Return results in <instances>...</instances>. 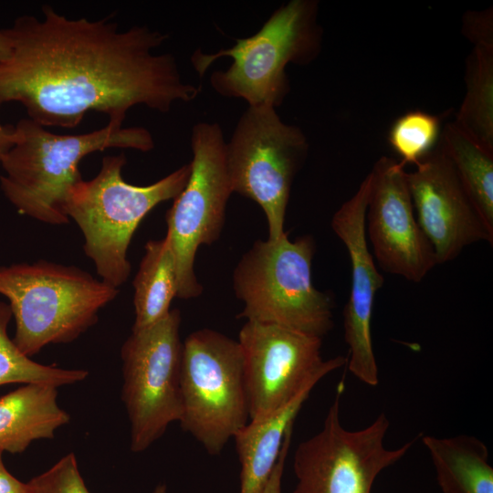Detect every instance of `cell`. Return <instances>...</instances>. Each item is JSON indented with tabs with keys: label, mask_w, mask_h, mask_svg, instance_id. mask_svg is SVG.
I'll list each match as a JSON object with an SVG mask.
<instances>
[{
	"label": "cell",
	"mask_w": 493,
	"mask_h": 493,
	"mask_svg": "<svg viewBox=\"0 0 493 493\" xmlns=\"http://www.w3.org/2000/svg\"><path fill=\"white\" fill-rule=\"evenodd\" d=\"M132 285L135 319L131 330L151 326L169 313L172 300L177 297L178 278L166 236L146 243Z\"/></svg>",
	"instance_id": "obj_19"
},
{
	"label": "cell",
	"mask_w": 493,
	"mask_h": 493,
	"mask_svg": "<svg viewBox=\"0 0 493 493\" xmlns=\"http://www.w3.org/2000/svg\"><path fill=\"white\" fill-rule=\"evenodd\" d=\"M319 2L291 0L276 9L254 35L214 54L197 49L191 57L200 77L220 58H232L226 70L210 77L213 89L248 106L279 107L290 90L288 64L308 65L321 51L322 30L317 17Z\"/></svg>",
	"instance_id": "obj_4"
},
{
	"label": "cell",
	"mask_w": 493,
	"mask_h": 493,
	"mask_svg": "<svg viewBox=\"0 0 493 493\" xmlns=\"http://www.w3.org/2000/svg\"><path fill=\"white\" fill-rule=\"evenodd\" d=\"M42 14L5 29L11 53L0 63V108L19 102L44 127L74 128L89 111L123 123L134 106L166 113L198 96L174 56L154 52L166 34L147 26L120 30L109 17L68 18L49 5Z\"/></svg>",
	"instance_id": "obj_1"
},
{
	"label": "cell",
	"mask_w": 493,
	"mask_h": 493,
	"mask_svg": "<svg viewBox=\"0 0 493 493\" xmlns=\"http://www.w3.org/2000/svg\"><path fill=\"white\" fill-rule=\"evenodd\" d=\"M180 425L210 455H219L249 422L243 356L237 341L211 329L183 341Z\"/></svg>",
	"instance_id": "obj_7"
},
{
	"label": "cell",
	"mask_w": 493,
	"mask_h": 493,
	"mask_svg": "<svg viewBox=\"0 0 493 493\" xmlns=\"http://www.w3.org/2000/svg\"><path fill=\"white\" fill-rule=\"evenodd\" d=\"M12 318L8 303L0 301V386L9 383H45L58 388L87 378V370L45 365L24 354L7 333Z\"/></svg>",
	"instance_id": "obj_22"
},
{
	"label": "cell",
	"mask_w": 493,
	"mask_h": 493,
	"mask_svg": "<svg viewBox=\"0 0 493 493\" xmlns=\"http://www.w3.org/2000/svg\"><path fill=\"white\" fill-rule=\"evenodd\" d=\"M293 435V425L290 426L285 435L282 448L275 467L269 477L263 493H281V483L285 468V463L291 445Z\"/></svg>",
	"instance_id": "obj_26"
},
{
	"label": "cell",
	"mask_w": 493,
	"mask_h": 493,
	"mask_svg": "<svg viewBox=\"0 0 493 493\" xmlns=\"http://www.w3.org/2000/svg\"><path fill=\"white\" fill-rule=\"evenodd\" d=\"M439 116L422 110H411L397 118L388 133V142L401 157L404 165L417 164L439 142L441 135Z\"/></svg>",
	"instance_id": "obj_23"
},
{
	"label": "cell",
	"mask_w": 493,
	"mask_h": 493,
	"mask_svg": "<svg viewBox=\"0 0 493 493\" xmlns=\"http://www.w3.org/2000/svg\"><path fill=\"white\" fill-rule=\"evenodd\" d=\"M27 493H90L74 453L60 458L49 469L26 482Z\"/></svg>",
	"instance_id": "obj_24"
},
{
	"label": "cell",
	"mask_w": 493,
	"mask_h": 493,
	"mask_svg": "<svg viewBox=\"0 0 493 493\" xmlns=\"http://www.w3.org/2000/svg\"><path fill=\"white\" fill-rule=\"evenodd\" d=\"M237 341L249 422L276 414L348 362L347 356L323 360L321 338L278 324L246 321Z\"/></svg>",
	"instance_id": "obj_12"
},
{
	"label": "cell",
	"mask_w": 493,
	"mask_h": 493,
	"mask_svg": "<svg viewBox=\"0 0 493 493\" xmlns=\"http://www.w3.org/2000/svg\"><path fill=\"white\" fill-rule=\"evenodd\" d=\"M126 162L123 152L105 156L98 174L78 182L66 201L68 217L83 235L85 255L100 279L117 288L131 274L127 253L140 223L156 205L176 198L191 173L189 163L152 184L133 185L122 177Z\"/></svg>",
	"instance_id": "obj_3"
},
{
	"label": "cell",
	"mask_w": 493,
	"mask_h": 493,
	"mask_svg": "<svg viewBox=\"0 0 493 493\" xmlns=\"http://www.w3.org/2000/svg\"><path fill=\"white\" fill-rule=\"evenodd\" d=\"M370 189L368 173L353 196L336 211L331 227L344 244L351 262V290L343 309L344 339L349 347L348 368L361 382L376 386L379 371L372 347V319L375 295L384 280L366 239L365 215Z\"/></svg>",
	"instance_id": "obj_15"
},
{
	"label": "cell",
	"mask_w": 493,
	"mask_h": 493,
	"mask_svg": "<svg viewBox=\"0 0 493 493\" xmlns=\"http://www.w3.org/2000/svg\"><path fill=\"white\" fill-rule=\"evenodd\" d=\"M416 219L431 243L437 264L455 259L476 242L492 245L491 232L463 188L439 145L407 173Z\"/></svg>",
	"instance_id": "obj_14"
},
{
	"label": "cell",
	"mask_w": 493,
	"mask_h": 493,
	"mask_svg": "<svg viewBox=\"0 0 493 493\" xmlns=\"http://www.w3.org/2000/svg\"><path fill=\"white\" fill-rule=\"evenodd\" d=\"M466 94L455 124L493 152V48L474 46L465 70Z\"/></svg>",
	"instance_id": "obj_21"
},
{
	"label": "cell",
	"mask_w": 493,
	"mask_h": 493,
	"mask_svg": "<svg viewBox=\"0 0 493 493\" xmlns=\"http://www.w3.org/2000/svg\"><path fill=\"white\" fill-rule=\"evenodd\" d=\"M181 312L131 330L121 349V400L131 424V450L141 453L180 422L183 414Z\"/></svg>",
	"instance_id": "obj_9"
},
{
	"label": "cell",
	"mask_w": 493,
	"mask_h": 493,
	"mask_svg": "<svg viewBox=\"0 0 493 493\" xmlns=\"http://www.w3.org/2000/svg\"><path fill=\"white\" fill-rule=\"evenodd\" d=\"M443 493H493L488 449L476 436L423 435Z\"/></svg>",
	"instance_id": "obj_18"
},
{
	"label": "cell",
	"mask_w": 493,
	"mask_h": 493,
	"mask_svg": "<svg viewBox=\"0 0 493 493\" xmlns=\"http://www.w3.org/2000/svg\"><path fill=\"white\" fill-rule=\"evenodd\" d=\"M19 139L3 158L0 188L22 215L48 225H66L69 190L82 180L79 165L89 153L109 148L150 152L151 132L110 121L99 130L75 135L53 133L29 118L15 126Z\"/></svg>",
	"instance_id": "obj_2"
},
{
	"label": "cell",
	"mask_w": 493,
	"mask_h": 493,
	"mask_svg": "<svg viewBox=\"0 0 493 493\" xmlns=\"http://www.w3.org/2000/svg\"><path fill=\"white\" fill-rule=\"evenodd\" d=\"M18 139L19 136L15 126L3 125L0 122V163Z\"/></svg>",
	"instance_id": "obj_28"
},
{
	"label": "cell",
	"mask_w": 493,
	"mask_h": 493,
	"mask_svg": "<svg viewBox=\"0 0 493 493\" xmlns=\"http://www.w3.org/2000/svg\"><path fill=\"white\" fill-rule=\"evenodd\" d=\"M315 243L306 235L291 241L257 240L233 273V288L246 321L272 323L321 338L333 326L332 298L311 279Z\"/></svg>",
	"instance_id": "obj_6"
},
{
	"label": "cell",
	"mask_w": 493,
	"mask_h": 493,
	"mask_svg": "<svg viewBox=\"0 0 493 493\" xmlns=\"http://www.w3.org/2000/svg\"><path fill=\"white\" fill-rule=\"evenodd\" d=\"M0 493H27L26 483L15 477L5 467L0 451Z\"/></svg>",
	"instance_id": "obj_27"
},
{
	"label": "cell",
	"mask_w": 493,
	"mask_h": 493,
	"mask_svg": "<svg viewBox=\"0 0 493 493\" xmlns=\"http://www.w3.org/2000/svg\"><path fill=\"white\" fill-rule=\"evenodd\" d=\"M11 53V40L5 29L0 30V63L7 59Z\"/></svg>",
	"instance_id": "obj_29"
},
{
	"label": "cell",
	"mask_w": 493,
	"mask_h": 493,
	"mask_svg": "<svg viewBox=\"0 0 493 493\" xmlns=\"http://www.w3.org/2000/svg\"><path fill=\"white\" fill-rule=\"evenodd\" d=\"M119 290L73 266L47 260L0 266V295L16 323L13 341L26 356L87 331Z\"/></svg>",
	"instance_id": "obj_5"
},
{
	"label": "cell",
	"mask_w": 493,
	"mask_h": 493,
	"mask_svg": "<svg viewBox=\"0 0 493 493\" xmlns=\"http://www.w3.org/2000/svg\"><path fill=\"white\" fill-rule=\"evenodd\" d=\"M405 165L383 156L369 173L367 232L385 272L414 283L437 265L435 250L415 216Z\"/></svg>",
	"instance_id": "obj_13"
},
{
	"label": "cell",
	"mask_w": 493,
	"mask_h": 493,
	"mask_svg": "<svg viewBox=\"0 0 493 493\" xmlns=\"http://www.w3.org/2000/svg\"><path fill=\"white\" fill-rule=\"evenodd\" d=\"M462 33L474 44L493 48V11H467L462 19Z\"/></svg>",
	"instance_id": "obj_25"
},
{
	"label": "cell",
	"mask_w": 493,
	"mask_h": 493,
	"mask_svg": "<svg viewBox=\"0 0 493 493\" xmlns=\"http://www.w3.org/2000/svg\"><path fill=\"white\" fill-rule=\"evenodd\" d=\"M308 151L303 131L282 121L268 105L248 106L226 144L232 191L264 211L268 240H278L285 233L292 182Z\"/></svg>",
	"instance_id": "obj_8"
},
{
	"label": "cell",
	"mask_w": 493,
	"mask_h": 493,
	"mask_svg": "<svg viewBox=\"0 0 493 493\" xmlns=\"http://www.w3.org/2000/svg\"><path fill=\"white\" fill-rule=\"evenodd\" d=\"M311 390H304L267 419L248 422L234 435L241 465L239 493H263L280 455L286 432L294 425Z\"/></svg>",
	"instance_id": "obj_17"
},
{
	"label": "cell",
	"mask_w": 493,
	"mask_h": 493,
	"mask_svg": "<svg viewBox=\"0 0 493 493\" xmlns=\"http://www.w3.org/2000/svg\"><path fill=\"white\" fill-rule=\"evenodd\" d=\"M152 493H167V487L165 484H159L155 487Z\"/></svg>",
	"instance_id": "obj_30"
},
{
	"label": "cell",
	"mask_w": 493,
	"mask_h": 493,
	"mask_svg": "<svg viewBox=\"0 0 493 493\" xmlns=\"http://www.w3.org/2000/svg\"><path fill=\"white\" fill-rule=\"evenodd\" d=\"M58 387L26 383L0 397V451L24 452L32 442L51 439L69 414L58 404Z\"/></svg>",
	"instance_id": "obj_16"
},
{
	"label": "cell",
	"mask_w": 493,
	"mask_h": 493,
	"mask_svg": "<svg viewBox=\"0 0 493 493\" xmlns=\"http://www.w3.org/2000/svg\"><path fill=\"white\" fill-rule=\"evenodd\" d=\"M226 144L218 123L198 122L193 127L190 176L165 215V236L176 261L180 299L203 293L194 272L195 256L200 246L212 245L219 238L225 225L226 205L233 194Z\"/></svg>",
	"instance_id": "obj_10"
},
{
	"label": "cell",
	"mask_w": 493,
	"mask_h": 493,
	"mask_svg": "<svg viewBox=\"0 0 493 493\" xmlns=\"http://www.w3.org/2000/svg\"><path fill=\"white\" fill-rule=\"evenodd\" d=\"M438 145L480 217L493 232V152L477 144L454 121L443 128Z\"/></svg>",
	"instance_id": "obj_20"
},
{
	"label": "cell",
	"mask_w": 493,
	"mask_h": 493,
	"mask_svg": "<svg viewBox=\"0 0 493 493\" xmlns=\"http://www.w3.org/2000/svg\"><path fill=\"white\" fill-rule=\"evenodd\" d=\"M344 390L342 378L321 429L298 446L292 493H371L380 473L402 459L416 440L387 448L384 438L390 422L383 413L364 428L346 429L340 419Z\"/></svg>",
	"instance_id": "obj_11"
}]
</instances>
